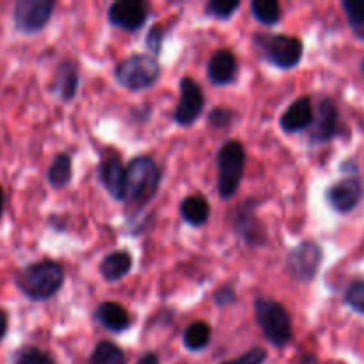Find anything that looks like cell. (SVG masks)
<instances>
[{
	"label": "cell",
	"mask_w": 364,
	"mask_h": 364,
	"mask_svg": "<svg viewBox=\"0 0 364 364\" xmlns=\"http://www.w3.org/2000/svg\"><path fill=\"white\" fill-rule=\"evenodd\" d=\"M14 284L28 301L45 302L63 288L64 270L57 262L41 259L18 270Z\"/></svg>",
	"instance_id": "1"
},
{
	"label": "cell",
	"mask_w": 364,
	"mask_h": 364,
	"mask_svg": "<svg viewBox=\"0 0 364 364\" xmlns=\"http://www.w3.org/2000/svg\"><path fill=\"white\" fill-rule=\"evenodd\" d=\"M160 171L151 156H135L127 164V196L124 201L134 208H142L159 191Z\"/></svg>",
	"instance_id": "2"
},
{
	"label": "cell",
	"mask_w": 364,
	"mask_h": 364,
	"mask_svg": "<svg viewBox=\"0 0 364 364\" xmlns=\"http://www.w3.org/2000/svg\"><path fill=\"white\" fill-rule=\"evenodd\" d=\"M263 59L279 70H291L297 66L304 53V45L299 38L284 34H256L252 38Z\"/></svg>",
	"instance_id": "3"
},
{
	"label": "cell",
	"mask_w": 364,
	"mask_h": 364,
	"mask_svg": "<svg viewBox=\"0 0 364 364\" xmlns=\"http://www.w3.org/2000/svg\"><path fill=\"white\" fill-rule=\"evenodd\" d=\"M256 320L267 340L276 347H284L291 340V318L287 308L272 299H258L255 302Z\"/></svg>",
	"instance_id": "4"
},
{
	"label": "cell",
	"mask_w": 364,
	"mask_h": 364,
	"mask_svg": "<svg viewBox=\"0 0 364 364\" xmlns=\"http://www.w3.org/2000/svg\"><path fill=\"white\" fill-rule=\"evenodd\" d=\"M219 167V194L223 199H230L237 194L245 169V149L240 141L224 142L217 155Z\"/></svg>",
	"instance_id": "5"
},
{
	"label": "cell",
	"mask_w": 364,
	"mask_h": 364,
	"mask_svg": "<svg viewBox=\"0 0 364 364\" xmlns=\"http://www.w3.org/2000/svg\"><path fill=\"white\" fill-rule=\"evenodd\" d=\"M159 77L160 66L155 57L139 55V53L123 59L114 70V78L117 84L130 91L151 87L159 80Z\"/></svg>",
	"instance_id": "6"
},
{
	"label": "cell",
	"mask_w": 364,
	"mask_h": 364,
	"mask_svg": "<svg viewBox=\"0 0 364 364\" xmlns=\"http://www.w3.org/2000/svg\"><path fill=\"white\" fill-rule=\"evenodd\" d=\"M53 9V0H18L13 9L14 28L21 34H36L46 27Z\"/></svg>",
	"instance_id": "7"
},
{
	"label": "cell",
	"mask_w": 364,
	"mask_h": 364,
	"mask_svg": "<svg viewBox=\"0 0 364 364\" xmlns=\"http://www.w3.org/2000/svg\"><path fill=\"white\" fill-rule=\"evenodd\" d=\"M322 249L315 242H302L288 256V270L299 283H311L322 265Z\"/></svg>",
	"instance_id": "8"
},
{
	"label": "cell",
	"mask_w": 364,
	"mask_h": 364,
	"mask_svg": "<svg viewBox=\"0 0 364 364\" xmlns=\"http://www.w3.org/2000/svg\"><path fill=\"white\" fill-rule=\"evenodd\" d=\"M203 109H205V95H203L201 85L191 77L181 78L180 102L174 112V121L180 127H191L201 116Z\"/></svg>",
	"instance_id": "9"
},
{
	"label": "cell",
	"mask_w": 364,
	"mask_h": 364,
	"mask_svg": "<svg viewBox=\"0 0 364 364\" xmlns=\"http://www.w3.org/2000/svg\"><path fill=\"white\" fill-rule=\"evenodd\" d=\"M340 134V110L333 100L326 98L316 107L315 117L309 127V141L313 144H326Z\"/></svg>",
	"instance_id": "10"
},
{
	"label": "cell",
	"mask_w": 364,
	"mask_h": 364,
	"mask_svg": "<svg viewBox=\"0 0 364 364\" xmlns=\"http://www.w3.org/2000/svg\"><path fill=\"white\" fill-rule=\"evenodd\" d=\"M149 16L148 4L142 0H117L109 7V21L127 32L144 27Z\"/></svg>",
	"instance_id": "11"
},
{
	"label": "cell",
	"mask_w": 364,
	"mask_h": 364,
	"mask_svg": "<svg viewBox=\"0 0 364 364\" xmlns=\"http://www.w3.org/2000/svg\"><path fill=\"white\" fill-rule=\"evenodd\" d=\"M98 180L116 201L127 196V167L116 153L103 156L98 166Z\"/></svg>",
	"instance_id": "12"
},
{
	"label": "cell",
	"mask_w": 364,
	"mask_h": 364,
	"mask_svg": "<svg viewBox=\"0 0 364 364\" xmlns=\"http://www.w3.org/2000/svg\"><path fill=\"white\" fill-rule=\"evenodd\" d=\"M364 188L361 180L358 178H345L336 181L329 191L326 192V199L333 210L338 213H348L359 205L363 199Z\"/></svg>",
	"instance_id": "13"
},
{
	"label": "cell",
	"mask_w": 364,
	"mask_h": 364,
	"mask_svg": "<svg viewBox=\"0 0 364 364\" xmlns=\"http://www.w3.org/2000/svg\"><path fill=\"white\" fill-rule=\"evenodd\" d=\"M252 203H247L242 208H238L237 217H235V231L238 237L249 245H263L267 240V230L259 223L258 217L252 212Z\"/></svg>",
	"instance_id": "14"
},
{
	"label": "cell",
	"mask_w": 364,
	"mask_h": 364,
	"mask_svg": "<svg viewBox=\"0 0 364 364\" xmlns=\"http://www.w3.org/2000/svg\"><path fill=\"white\" fill-rule=\"evenodd\" d=\"M313 117H315V112H313L311 100L308 96H302V98L295 100L290 107L283 112L279 119V127L283 128V132L287 134H297V132L306 130V128L311 127Z\"/></svg>",
	"instance_id": "15"
},
{
	"label": "cell",
	"mask_w": 364,
	"mask_h": 364,
	"mask_svg": "<svg viewBox=\"0 0 364 364\" xmlns=\"http://www.w3.org/2000/svg\"><path fill=\"white\" fill-rule=\"evenodd\" d=\"M238 73L237 57L230 50H217L208 63V78L215 85H230Z\"/></svg>",
	"instance_id": "16"
},
{
	"label": "cell",
	"mask_w": 364,
	"mask_h": 364,
	"mask_svg": "<svg viewBox=\"0 0 364 364\" xmlns=\"http://www.w3.org/2000/svg\"><path fill=\"white\" fill-rule=\"evenodd\" d=\"M78 84H80V75H78L77 66L71 60H63L55 70L52 92L63 102H71L77 95Z\"/></svg>",
	"instance_id": "17"
},
{
	"label": "cell",
	"mask_w": 364,
	"mask_h": 364,
	"mask_svg": "<svg viewBox=\"0 0 364 364\" xmlns=\"http://www.w3.org/2000/svg\"><path fill=\"white\" fill-rule=\"evenodd\" d=\"M96 320L112 333H123L132 323L128 311L117 302H102L96 308Z\"/></svg>",
	"instance_id": "18"
},
{
	"label": "cell",
	"mask_w": 364,
	"mask_h": 364,
	"mask_svg": "<svg viewBox=\"0 0 364 364\" xmlns=\"http://www.w3.org/2000/svg\"><path fill=\"white\" fill-rule=\"evenodd\" d=\"M132 255L128 251H116L107 255L100 263V272H102L103 279L109 283H116V281L123 279L132 269Z\"/></svg>",
	"instance_id": "19"
},
{
	"label": "cell",
	"mask_w": 364,
	"mask_h": 364,
	"mask_svg": "<svg viewBox=\"0 0 364 364\" xmlns=\"http://www.w3.org/2000/svg\"><path fill=\"white\" fill-rule=\"evenodd\" d=\"M180 213L181 219L187 224H191V226H205L210 219V205L205 199V196H188V198H185L183 203H181Z\"/></svg>",
	"instance_id": "20"
},
{
	"label": "cell",
	"mask_w": 364,
	"mask_h": 364,
	"mask_svg": "<svg viewBox=\"0 0 364 364\" xmlns=\"http://www.w3.org/2000/svg\"><path fill=\"white\" fill-rule=\"evenodd\" d=\"M212 340V327L206 322H192L183 333V345L192 352H199L208 347Z\"/></svg>",
	"instance_id": "21"
},
{
	"label": "cell",
	"mask_w": 364,
	"mask_h": 364,
	"mask_svg": "<svg viewBox=\"0 0 364 364\" xmlns=\"http://www.w3.org/2000/svg\"><path fill=\"white\" fill-rule=\"evenodd\" d=\"M48 183L53 188H64L71 181V159L66 153H59L48 167Z\"/></svg>",
	"instance_id": "22"
},
{
	"label": "cell",
	"mask_w": 364,
	"mask_h": 364,
	"mask_svg": "<svg viewBox=\"0 0 364 364\" xmlns=\"http://www.w3.org/2000/svg\"><path fill=\"white\" fill-rule=\"evenodd\" d=\"M91 364H127V355L112 341H100L91 354Z\"/></svg>",
	"instance_id": "23"
},
{
	"label": "cell",
	"mask_w": 364,
	"mask_h": 364,
	"mask_svg": "<svg viewBox=\"0 0 364 364\" xmlns=\"http://www.w3.org/2000/svg\"><path fill=\"white\" fill-rule=\"evenodd\" d=\"M251 13L263 25H276L281 20V6L276 0H252Z\"/></svg>",
	"instance_id": "24"
},
{
	"label": "cell",
	"mask_w": 364,
	"mask_h": 364,
	"mask_svg": "<svg viewBox=\"0 0 364 364\" xmlns=\"http://www.w3.org/2000/svg\"><path fill=\"white\" fill-rule=\"evenodd\" d=\"M341 6L354 34L364 41V0H343Z\"/></svg>",
	"instance_id": "25"
},
{
	"label": "cell",
	"mask_w": 364,
	"mask_h": 364,
	"mask_svg": "<svg viewBox=\"0 0 364 364\" xmlns=\"http://www.w3.org/2000/svg\"><path fill=\"white\" fill-rule=\"evenodd\" d=\"M14 364H55L48 352L38 347H23L14 355Z\"/></svg>",
	"instance_id": "26"
},
{
	"label": "cell",
	"mask_w": 364,
	"mask_h": 364,
	"mask_svg": "<svg viewBox=\"0 0 364 364\" xmlns=\"http://www.w3.org/2000/svg\"><path fill=\"white\" fill-rule=\"evenodd\" d=\"M238 7H240V2H237V0H233V2H230V0H212V2L206 4V14L217 18V20H230Z\"/></svg>",
	"instance_id": "27"
},
{
	"label": "cell",
	"mask_w": 364,
	"mask_h": 364,
	"mask_svg": "<svg viewBox=\"0 0 364 364\" xmlns=\"http://www.w3.org/2000/svg\"><path fill=\"white\" fill-rule=\"evenodd\" d=\"M345 302L354 311L364 315V281H354L345 294Z\"/></svg>",
	"instance_id": "28"
},
{
	"label": "cell",
	"mask_w": 364,
	"mask_h": 364,
	"mask_svg": "<svg viewBox=\"0 0 364 364\" xmlns=\"http://www.w3.org/2000/svg\"><path fill=\"white\" fill-rule=\"evenodd\" d=\"M267 361V350L262 347H255L251 350L245 352L244 355L237 359H231V361H226L223 364H263Z\"/></svg>",
	"instance_id": "29"
},
{
	"label": "cell",
	"mask_w": 364,
	"mask_h": 364,
	"mask_svg": "<svg viewBox=\"0 0 364 364\" xmlns=\"http://www.w3.org/2000/svg\"><path fill=\"white\" fill-rule=\"evenodd\" d=\"M233 112L228 109H213L208 116V124L212 128H217V130H223V128H228L231 123H233Z\"/></svg>",
	"instance_id": "30"
},
{
	"label": "cell",
	"mask_w": 364,
	"mask_h": 364,
	"mask_svg": "<svg viewBox=\"0 0 364 364\" xmlns=\"http://www.w3.org/2000/svg\"><path fill=\"white\" fill-rule=\"evenodd\" d=\"M162 43H164V28L160 27V25H156V27H153L151 31H149L148 38H146V45H148V48L153 52L155 59L160 53V50H162Z\"/></svg>",
	"instance_id": "31"
},
{
	"label": "cell",
	"mask_w": 364,
	"mask_h": 364,
	"mask_svg": "<svg viewBox=\"0 0 364 364\" xmlns=\"http://www.w3.org/2000/svg\"><path fill=\"white\" fill-rule=\"evenodd\" d=\"M213 299H215L217 306L224 308V306H230L237 301V294H235V290L231 287H223L220 290L215 291Z\"/></svg>",
	"instance_id": "32"
},
{
	"label": "cell",
	"mask_w": 364,
	"mask_h": 364,
	"mask_svg": "<svg viewBox=\"0 0 364 364\" xmlns=\"http://www.w3.org/2000/svg\"><path fill=\"white\" fill-rule=\"evenodd\" d=\"M137 364H160V359L155 352H148V354H144L139 359Z\"/></svg>",
	"instance_id": "33"
},
{
	"label": "cell",
	"mask_w": 364,
	"mask_h": 364,
	"mask_svg": "<svg viewBox=\"0 0 364 364\" xmlns=\"http://www.w3.org/2000/svg\"><path fill=\"white\" fill-rule=\"evenodd\" d=\"M7 333V313L4 309H0V341L4 340Z\"/></svg>",
	"instance_id": "34"
},
{
	"label": "cell",
	"mask_w": 364,
	"mask_h": 364,
	"mask_svg": "<svg viewBox=\"0 0 364 364\" xmlns=\"http://www.w3.org/2000/svg\"><path fill=\"white\" fill-rule=\"evenodd\" d=\"M2 213H4V191L0 187V219H2Z\"/></svg>",
	"instance_id": "35"
},
{
	"label": "cell",
	"mask_w": 364,
	"mask_h": 364,
	"mask_svg": "<svg viewBox=\"0 0 364 364\" xmlns=\"http://www.w3.org/2000/svg\"><path fill=\"white\" fill-rule=\"evenodd\" d=\"M363 71H364V60H363Z\"/></svg>",
	"instance_id": "36"
}]
</instances>
